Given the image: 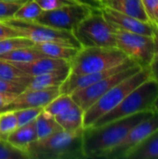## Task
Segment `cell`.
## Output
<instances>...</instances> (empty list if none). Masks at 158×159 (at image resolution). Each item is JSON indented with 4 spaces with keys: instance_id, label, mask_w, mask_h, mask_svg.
Returning a JSON list of instances; mask_svg holds the SVG:
<instances>
[{
    "instance_id": "obj_37",
    "label": "cell",
    "mask_w": 158,
    "mask_h": 159,
    "mask_svg": "<svg viewBox=\"0 0 158 159\" xmlns=\"http://www.w3.org/2000/svg\"><path fill=\"white\" fill-rule=\"evenodd\" d=\"M16 95H10V94H5V93H0V111L7 104L9 103Z\"/></svg>"
},
{
    "instance_id": "obj_3",
    "label": "cell",
    "mask_w": 158,
    "mask_h": 159,
    "mask_svg": "<svg viewBox=\"0 0 158 159\" xmlns=\"http://www.w3.org/2000/svg\"><path fill=\"white\" fill-rule=\"evenodd\" d=\"M151 77L152 76L149 67H142L134 75L114 86L95 103H93L88 110L84 112L83 128L92 126L100 117L116 107L134 89Z\"/></svg>"
},
{
    "instance_id": "obj_4",
    "label": "cell",
    "mask_w": 158,
    "mask_h": 159,
    "mask_svg": "<svg viewBox=\"0 0 158 159\" xmlns=\"http://www.w3.org/2000/svg\"><path fill=\"white\" fill-rule=\"evenodd\" d=\"M158 95V82L152 77L134 89L113 110L100 117L90 127H100L135 114L151 111Z\"/></svg>"
},
{
    "instance_id": "obj_23",
    "label": "cell",
    "mask_w": 158,
    "mask_h": 159,
    "mask_svg": "<svg viewBox=\"0 0 158 159\" xmlns=\"http://www.w3.org/2000/svg\"><path fill=\"white\" fill-rule=\"evenodd\" d=\"M43 57L47 56H45L34 46L13 49L3 55H0L1 60L7 61L11 63H26Z\"/></svg>"
},
{
    "instance_id": "obj_14",
    "label": "cell",
    "mask_w": 158,
    "mask_h": 159,
    "mask_svg": "<svg viewBox=\"0 0 158 159\" xmlns=\"http://www.w3.org/2000/svg\"><path fill=\"white\" fill-rule=\"evenodd\" d=\"M101 11L107 21L115 29L153 36L155 25L148 21L138 20L109 7H101Z\"/></svg>"
},
{
    "instance_id": "obj_22",
    "label": "cell",
    "mask_w": 158,
    "mask_h": 159,
    "mask_svg": "<svg viewBox=\"0 0 158 159\" xmlns=\"http://www.w3.org/2000/svg\"><path fill=\"white\" fill-rule=\"evenodd\" d=\"M34 128L37 140L47 138L53 133L61 130L62 129L56 121L55 117L46 112L44 109L34 120Z\"/></svg>"
},
{
    "instance_id": "obj_20",
    "label": "cell",
    "mask_w": 158,
    "mask_h": 159,
    "mask_svg": "<svg viewBox=\"0 0 158 159\" xmlns=\"http://www.w3.org/2000/svg\"><path fill=\"white\" fill-rule=\"evenodd\" d=\"M36 140L37 136L34 128V121L21 127H18L7 137V141L11 145L24 153H26L29 145Z\"/></svg>"
},
{
    "instance_id": "obj_16",
    "label": "cell",
    "mask_w": 158,
    "mask_h": 159,
    "mask_svg": "<svg viewBox=\"0 0 158 159\" xmlns=\"http://www.w3.org/2000/svg\"><path fill=\"white\" fill-rule=\"evenodd\" d=\"M69 75L70 65L59 70L42 74L36 76H32L25 89H46L60 87L69 76Z\"/></svg>"
},
{
    "instance_id": "obj_8",
    "label": "cell",
    "mask_w": 158,
    "mask_h": 159,
    "mask_svg": "<svg viewBox=\"0 0 158 159\" xmlns=\"http://www.w3.org/2000/svg\"><path fill=\"white\" fill-rule=\"evenodd\" d=\"M95 8L88 5L74 3L52 10H43L33 21L51 28L73 32L76 25Z\"/></svg>"
},
{
    "instance_id": "obj_10",
    "label": "cell",
    "mask_w": 158,
    "mask_h": 159,
    "mask_svg": "<svg viewBox=\"0 0 158 159\" xmlns=\"http://www.w3.org/2000/svg\"><path fill=\"white\" fill-rule=\"evenodd\" d=\"M142 68V66L137 64L123 71H120L116 74H114L110 76H107L90 86L74 91L71 94L72 99L85 112L93 103H95L103 94H105L110 89H112L114 86L117 85L124 79L134 75Z\"/></svg>"
},
{
    "instance_id": "obj_31",
    "label": "cell",
    "mask_w": 158,
    "mask_h": 159,
    "mask_svg": "<svg viewBox=\"0 0 158 159\" xmlns=\"http://www.w3.org/2000/svg\"><path fill=\"white\" fill-rule=\"evenodd\" d=\"M26 89V85L14 82V81H8L0 79V93L5 94H10V95H19L21 92H23Z\"/></svg>"
},
{
    "instance_id": "obj_27",
    "label": "cell",
    "mask_w": 158,
    "mask_h": 159,
    "mask_svg": "<svg viewBox=\"0 0 158 159\" xmlns=\"http://www.w3.org/2000/svg\"><path fill=\"white\" fill-rule=\"evenodd\" d=\"M18 128L17 118L13 111L0 112V138L7 140V137Z\"/></svg>"
},
{
    "instance_id": "obj_15",
    "label": "cell",
    "mask_w": 158,
    "mask_h": 159,
    "mask_svg": "<svg viewBox=\"0 0 158 159\" xmlns=\"http://www.w3.org/2000/svg\"><path fill=\"white\" fill-rule=\"evenodd\" d=\"M22 72L30 76H36L42 74L59 70L70 65V61L61 59L43 57L26 63H13Z\"/></svg>"
},
{
    "instance_id": "obj_29",
    "label": "cell",
    "mask_w": 158,
    "mask_h": 159,
    "mask_svg": "<svg viewBox=\"0 0 158 159\" xmlns=\"http://www.w3.org/2000/svg\"><path fill=\"white\" fill-rule=\"evenodd\" d=\"M0 159H29L26 153L11 145L7 140L0 138Z\"/></svg>"
},
{
    "instance_id": "obj_11",
    "label": "cell",
    "mask_w": 158,
    "mask_h": 159,
    "mask_svg": "<svg viewBox=\"0 0 158 159\" xmlns=\"http://www.w3.org/2000/svg\"><path fill=\"white\" fill-rule=\"evenodd\" d=\"M158 129V113H153L135 125L124 140L112 149L104 158L119 159L127 158L129 154L140 145L145 139H147L152 133Z\"/></svg>"
},
{
    "instance_id": "obj_25",
    "label": "cell",
    "mask_w": 158,
    "mask_h": 159,
    "mask_svg": "<svg viewBox=\"0 0 158 159\" xmlns=\"http://www.w3.org/2000/svg\"><path fill=\"white\" fill-rule=\"evenodd\" d=\"M42 11V8L34 0H28L19 7L15 12L13 19L33 21L41 14Z\"/></svg>"
},
{
    "instance_id": "obj_35",
    "label": "cell",
    "mask_w": 158,
    "mask_h": 159,
    "mask_svg": "<svg viewBox=\"0 0 158 159\" xmlns=\"http://www.w3.org/2000/svg\"><path fill=\"white\" fill-rule=\"evenodd\" d=\"M34 1L39 5L42 10H46V11L56 9L66 5H72L76 3L74 0H34Z\"/></svg>"
},
{
    "instance_id": "obj_5",
    "label": "cell",
    "mask_w": 158,
    "mask_h": 159,
    "mask_svg": "<svg viewBox=\"0 0 158 159\" xmlns=\"http://www.w3.org/2000/svg\"><path fill=\"white\" fill-rule=\"evenodd\" d=\"M129 58L118 48H82L70 61V75H79L115 67Z\"/></svg>"
},
{
    "instance_id": "obj_21",
    "label": "cell",
    "mask_w": 158,
    "mask_h": 159,
    "mask_svg": "<svg viewBox=\"0 0 158 159\" xmlns=\"http://www.w3.org/2000/svg\"><path fill=\"white\" fill-rule=\"evenodd\" d=\"M127 158L158 159V129L133 149Z\"/></svg>"
},
{
    "instance_id": "obj_28",
    "label": "cell",
    "mask_w": 158,
    "mask_h": 159,
    "mask_svg": "<svg viewBox=\"0 0 158 159\" xmlns=\"http://www.w3.org/2000/svg\"><path fill=\"white\" fill-rule=\"evenodd\" d=\"M34 43L30 39L22 36L18 37H10L0 40V55H3L8 51L13 49L20 48H27L34 46Z\"/></svg>"
},
{
    "instance_id": "obj_17",
    "label": "cell",
    "mask_w": 158,
    "mask_h": 159,
    "mask_svg": "<svg viewBox=\"0 0 158 159\" xmlns=\"http://www.w3.org/2000/svg\"><path fill=\"white\" fill-rule=\"evenodd\" d=\"M100 6L101 7H109L138 20L150 22L142 0H101Z\"/></svg>"
},
{
    "instance_id": "obj_13",
    "label": "cell",
    "mask_w": 158,
    "mask_h": 159,
    "mask_svg": "<svg viewBox=\"0 0 158 159\" xmlns=\"http://www.w3.org/2000/svg\"><path fill=\"white\" fill-rule=\"evenodd\" d=\"M134 61L131 59H128L123 63L113 67L111 69H107L101 72L91 73V74H86V75H71L65 79V81L60 86V92L61 94H69L71 95L76 90H79L81 89H84L88 86H90L107 76H110L114 74H116L120 71H123L125 69H128L129 67H132L134 65H137Z\"/></svg>"
},
{
    "instance_id": "obj_38",
    "label": "cell",
    "mask_w": 158,
    "mask_h": 159,
    "mask_svg": "<svg viewBox=\"0 0 158 159\" xmlns=\"http://www.w3.org/2000/svg\"><path fill=\"white\" fill-rule=\"evenodd\" d=\"M76 3H81V4H85V5H88L92 7H97V8H101L100 6V1L101 0H74Z\"/></svg>"
},
{
    "instance_id": "obj_2",
    "label": "cell",
    "mask_w": 158,
    "mask_h": 159,
    "mask_svg": "<svg viewBox=\"0 0 158 159\" xmlns=\"http://www.w3.org/2000/svg\"><path fill=\"white\" fill-rule=\"evenodd\" d=\"M82 133L83 129L73 132L61 129L32 143L26 154L29 159L85 158L82 149Z\"/></svg>"
},
{
    "instance_id": "obj_33",
    "label": "cell",
    "mask_w": 158,
    "mask_h": 159,
    "mask_svg": "<svg viewBox=\"0 0 158 159\" xmlns=\"http://www.w3.org/2000/svg\"><path fill=\"white\" fill-rule=\"evenodd\" d=\"M153 39H154V44H155V51H154L153 59L148 67L150 69L152 78L158 82V26H156V25H155Z\"/></svg>"
},
{
    "instance_id": "obj_24",
    "label": "cell",
    "mask_w": 158,
    "mask_h": 159,
    "mask_svg": "<svg viewBox=\"0 0 158 159\" xmlns=\"http://www.w3.org/2000/svg\"><path fill=\"white\" fill-rule=\"evenodd\" d=\"M32 76L26 75L15 64L0 59V79L28 85Z\"/></svg>"
},
{
    "instance_id": "obj_12",
    "label": "cell",
    "mask_w": 158,
    "mask_h": 159,
    "mask_svg": "<svg viewBox=\"0 0 158 159\" xmlns=\"http://www.w3.org/2000/svg\"><path fill=\"white\" fill-rule=\"evenodd\" d=\"M60 94V87L46 89H25L23 92L17 95L0 112L35 107L44 108Z\"/></svg>"
},
{
    "instance_id": "obj_40",
    "label": "cell",
    "mask_w": 158,
    "mask_h": 159,
    "mask_svg": "<svg viewBox=\"0 0 158 159\" xmlns=\"http://www.w3.org/2000/svg\"><path fill=\"white\" fill-rule=\"evenodd\" d=\"M2 1H7V2H12V3H19V4H23L28 0H2Z\"/></svg>"
},
{
    "instance_id": "obj_36",
    "label": "cell",
    "mask_w": 158,
    "mask_h": 159,
    "mask_svg": "<svg viewBox=\"0 0 158 159\" xmlns=\"http://www.w3.org/2000/svg\"><path fill=\"white\" fill-rule=\"evenodd\" d=\"M20 36L17 30H15L10 25L7 24L4 21H0V40L10 38V37H18Z\"/></svg>"
},
{
    "instance_id": "obj_1",
    "label": "cell",
    "mask_w": 158,
    "mask_h": 159,
    "mask_svg": "<svg viewBox=\"0 0 158 159\" xmlns=\"http://www.w3.org/2000/svg\"><path fill=\"white\" fill-rule=\"evenodd\" d=\"M153 113L145 111L121 119H117L100 127L83 129L82 149L85 158H104V157L118 145L129 130Z\"/></svg>"
},
{
    "instance_id": "obj_18",
    "label": "cell",
    "mask_w": 158,
    "mask_h": 159,
    "mask_svg": "<svg viewBox=\"0 0 158 159\" xmlns=\"http://www.w3.org/2000/svg\"><path fill=\"white\" fill-rule=\"evenodd\" d=\"M61 128L65 131H76L83 128L84 121V111L83 109L74 102L68 109L60 115L54 116Z\"/></svg>"
},
{
    "instance_id": "obj_26",
    "label": "cell",
    "mask_w": 158,
    "mask_h": 159,
    "mask_svg": "<svg viewBox=\"0 0 158 159\" xmlns=\"http://www.w3.org/2000/svg\"><path fill=\"white\" fill-rule=\"evenodd\" d=\"M74 102L73 101L71 95L60 94L55 99H53L46 107H44V110L51 116H56L57 115H60L66 109H68Z\"/></svg>"
},
{
    "instance_id": "obj_39",
    "label": "cell",
    "mask_w": 158,
    "mask_h": 159,
    "mask_svg": "<svg viewBox=\"0 0 158 159\" xmlns=\"http://www.w3.org/2000/svg\"><path fill=\"white\" fill-rule=\"evenodd\" d=\"M152 110H153V111H155V112H156V113H158V95H157V97L156 98V100H155L154 103H153Z\"/></svg>"
},
{
    "instance_id": "obj_32",
    "label": "cell",
    "mask_w": 158,
    "mask_h": 159,
    "mask_svg": "<svg viewBox=\"0 0 158 159\" xmlns=\"http://www.w3.org/2000/svg\"><path fill=\"white\" fill-rule=\"evenodd\" d=\"M21 5L22 4L0 0V21H5L7 20L12 19L15 12Z\"/></svg>"
},
{
    "instance_id": "obj_30",
    "label": "cell",
    "mask_w": 158,
    "mask_h": 159,
    "mask_svg": "<svg viewBox=\"0 0 158 159\" xmlns=\"http://www.w3.org/2000/svg\"><path fill=\"white\" fill-rule=\"evenodd\" d=\"M44 108L35 107V108H25V109H20L13 111L14 115L17 118L18 127L24 126L26 124H29L35 120V118L38 116V115L42 112Z\"/></svg>"
},
{
    "instance_id": "obj_9",
    "label": "cell",
    "mask_w": 158,
    "mask_h": 159,
    "mask_svg": "<svg viewBox=\"0 0 158 159\" xmlns=\"http://www.w3.org/2000/svg\"><path fill=\"white\" fill-rule=\"evenodd\" d=\"M116 47L129 59H131L142 67H148L155 51L153 36L129 33L115 28Z\"/></svg>"
},
{
    "instance_id": "obj_6",
    "label": "cell",
    "mask_w": 158,
    "mask_h": 159,
    "mask_svg": "<svg viewBox=\"0 0 158 159\" xmlns=\"http://www.w3.org/2000/svg\"><path fill=\"white\" fill-rule=\"evenodd\" d=\"M72 33L82 48H117L115 28L103 17L101 8H95Z\"/></svg>"
},
{
    "instance_id": "obj_34",
    "label": "cell",
    "mask_w": 158,
    "mask_h": 159,
    "mask_svg": "<svg viewBox=\"0 0 158 159\" xmlns=\"http://www.w3.org/2000/svg\"><path fill=\"white\" fill-rule=\"evenodd\" d=\"M142 2L150 22L158 26V0H142Z\"/></svg>"
},
{
    "instance_id": "obj_19",
    "label": "cell",
    "mask_w": 158,
    "mask_h": 159,
    "mask_svg": "<svg viewBox=\"0 0 158 159\" xmlns=\"http://www.w3.org/2000/svg\"><path fill=\"white\" fill-rule=\"evenodd\" d=\"M34 47L47 57L53 59H61L68 61H71L79 50V48L75 47L54 42L35 43Z\"/></svg>"
},
{
    "instance_id": "obj_7",
    "label": "cell",
    "mask_w": 158,
    "mask_h": 159,
    "mask_svg": "<svg viewBox=\"0 0 158 159\" xmlns=\"http://www.w3.org/2000/svg\"><path fill=\"white\" fill-rule=\"evenodd\" d=\"M7 24L18 31L20 36L26 37L35 43L54 42L73 46L77 48H82L73 33L65 30H59L43 25L34 21H27L17 19H9L5 20Z\"/></svg>"
}]
</instances>
